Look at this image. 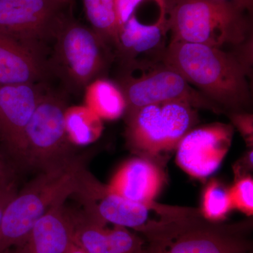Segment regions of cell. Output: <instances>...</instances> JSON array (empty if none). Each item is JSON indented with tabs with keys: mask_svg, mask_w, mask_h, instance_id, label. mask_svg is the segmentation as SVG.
Instances as JSON below:
<instances>
[{
	"mask_svg": "<svg viewBox=\"0 0 253 253\" xmlns=\"http://www.w3.org/2000/svg\"><path fill=\"white\" fill-rule=\"evenodd\" d=\"M161 59L218 106L239 109L249 102L247 65L231 53L205 44L171 41Z\"/></svg>",
	"mask_w": 253,
	"mask_h": 253,
	"instance_id": "6da1fadb",
	"label": "cell"
},
{
	"mask_svg": "<svg viewBox=\"0 0 253 253\" xmlns=\"http://www.w3.org/2000/svg\"><path fill=\"white\" fill-rule=\"evenodd\" d=\"M84 169L76 162L41 172L8 203L0 224V251L22 244L51 208L81 192Z\"/></svg>",
	"mask_w": 253,
	"mask_h": 253,
	"instance_id": "7a4b0ae2",
	"label": "cell"
},
{
	"mask_svg": "<svg viewBox=\"0 0 253 253\" xmlns=\"http://www.w3.org/2000/svg\"><path fill=\"white\" fill-rule=\"evenodd\" d=\"M171 41L220 48L239 46L248 39L250 28L244 11L220 0H167Z\"/></svg>",
	"mask_w": 253,
	"mask_h": 253,
	"instance_id": "3957f363",
	"label": "cell"
},
{
	"mask_svg": "<svg viewBox=\"0 0 253 253\" xmlns=\"http://www.w3.org/2000/svg\"><path fill=\"white\" fill-rule=\"evenodd\" d=\"M195 109L186 103L170 101L127 111L128 146L141 157L149 159L176 149L197 122Z\"/></svg>",
	"mask_w": 253,
	"mask_h": 253,
	"instance_id": "277c9868",
	"label": "cell"
},
{
	"mask_svg": "<svg viewBox=\"0 0 253 253\" xmlns=\"http://www.w3.org/2000/svg\"><path fill=\"white\" fill-rule=\"evenodd\" d=\"M197 215L164 223L146 238V253H249L247 224L200 222Z\"/></svg>",
	"mask_w": 253,
	"mask_h": 253,
	"instance_id": "5b68a950",
	"label": "cell"
},
{
	"mask_svg": "<svg viewBox=\"0 0 253 253\" xmlns=\"http://www.w3.org/2000/svg\"><path fill=\"white\" fill-rule=\"evenodd\" d=\"M66 107L61 96L42 93L26 127L23 166L43 172L76 162L65 129Z\"/></svg>",
	"mask_w": 253,
	"mask_h": 253,
	"instance_id": "8992f818",
	"label": "cell"
},
{
	"mask_svg": "<svg viewBox=\"0 0 253 253\" xmlns=\"http://www.w3.org/2000/svg\"><path fill=\"white\" fill-rule=\"evenodd\" d=\"M78 196L81 197L86 215L103 224L134 229L146 237L163 222L189 214L188 210L128 201L109 191L86 171Z\"/></svg>",
	"mask_w": 253,
	"mask_h": 253,
	"instance_id": "52a82bcc",
	"label": "cell"
},
{
	"mask_svg": "<svg viewBox=\"0 0 253 253\" xmlns=\"http://www.w3.org/2000/svg\"><path fill=\"white\" fill-rule=\"evenodd\" d=\"M54 38V71L68 86L85 88L104 68V41L91 28L64 18Z\"/></svg>",
	"mask_w": 253,
	"mask_h": 253,
	"instance_id": "ba28073f",
	"label": "cell"
},
{
	"mask_svg": "<svg viewBox=\"0 0 253 253\" xmlns=\"http://www.w3.org/2000/svg\"><path fill=\"white\" fill-rule=\"evenodd\" d=\"M126 102V111L147 105L179 101L191 105L195 109L217 111L219 106L194 89L185 78L167 65L153 68L139 77H126L118 84Z\"/></svg>",
	"mask_w": 253,
	"mask_h": 253,
	"instance_id": "9c48e42d",
	"label": "cell"
},
{
	"mask_svg": "<svg viewBox=\"0 0 253 253\" xmlns=\"http://www.w3.org/2000/svg\"><path fill=\"white\" fill-rule=\"evenodd\" d=\"M63 5L54 0H0V35L38 52L40 42L54 37Z\"/></svg>",
	"mask_w": 253,
	"mask_h": 253,
	"instance_id": "30bf717a",
	"label": "cell"
},
{
	"mask_svg": "<svg viewBox=\"0 0 253 253\" xmlns=\"http://www.w3.org/2000/svg\"><path fill=\"white\" fill-rule=\"evenodd\" d=\"M233 134V126L224 123L191 129L176 146V164L189 176L206 179L221 166L230 148Z\"/></svg>",
	"mask_w": 253,
	"mask_h": 253,
	"instance_id": "8fae6325",
	"label": "cell"
},
{
	"mask_svg": "<svg viewBox=\"0 0 253 253\" xmlns=\"http://www.w3.org/2000/svg\"><path fill=\"white\" fill-rule=\"evenodd\" d=\"M42 93L38 83L0 86V141L21 165L26 127Z\"/></svg>",
	"mask_w": 253,
	"mask_h": 253,
	"instance_id": "7c38bea8",
	"label": "cell"
},
{
	"mask_svg": "<svg viewBox=\"0 0 253 253\" xmlns=\"http://www.w3.org/2000/svg\"><path fill=\"white\" fill-rule=\"evenodd\" d=\"M166 176L161 167L147 158H134L121 165L106 187L111 192L138 204L152 205Z\"/></svg>",
	"mask_w": 253,
	"mask_h": 253,
	"instance_id": "4fadbf2b",
	"label": "cell"
},
{
	"mask_svg": "<svg viewBox=\"0 0 253 253\" xmlns=\"http://www.w3.org/2000/svg\"><path fill=\"white\" fill-rule=\"evenodd\" d=\"M74 217V243L86 253H146L144 240L127 228L108 227L84 212Z\"/></svg>",
	"mask_w": 253,
	"mask_h": 253,
	"instance_id": "5bb4252c",
	"label": "cell"
},
{
	"mask_svg": "<svg viewBox=\"0 0 253 253\" xmlns=\"http://www.w3.org/2000/svg\"><path fill=\"white\" fill-rule=\"evenodd\" d=\"M75 217L65 204L51 208L13 253H66L74 243Z\"/></svg>",
	"mask_w": 253,
	"mask_h": 253,
	"instance_id": "9a60e30c",
	"label": "cell"
},
{
	"mask_svg": "<svg viewBox=\"0 0 253 253\" xmlns=\"http://www.w3.org/2000/svg\"><path fill=\"white\" fill-rule=\"evenodd\" d=\"M45 73L46 66L36 51L0 35V86L38 83Z\"/></svg>",
	"mask_w": 253,
	"mask_h": 253,
	"instance_id": "2e32d148",
	"label": "cell"
},
{
	"mask_svg": "<svg viewBox=\"0 0 253 253\" xmlns=\"http://www.w3.org/2000/svg\"><path fill=\"white\" fill-rule=\"evenodd\" d=\"M159 9V16L156 22L141 23L134 14L120 29L116 47L126 62L130 63L136 56L162 46L166 33L169 31L166 6Z\"/></svg>",
	"mask_w": 253,
	"mask_h": 253,
	"instance_id": "e0dca14e",
	"label": "cell"
},
{
	"mask_svg": "<svg viewBox=\"0 0 253 253\" xmlns=\"http://www.w3.org/2000/svg\"><path fill=\"white\" fill-rule=\"evenodd\" d=\"M84 105L102 121H116L126 113L122 89L106 79H95L84 88Z\"/></svg>",
	"mask_w": 253,
	"mask_h": 253,
	"instance_id": "ac0fdd59",
	"label": "cell"
},
{
	"mask_svg": "<svg viewBox=\"0 0 253 253\" xmlns=\"http://www.w3.org/2000/svg\"><path fill=\"white\" fill-rule=\"evenodd\" d=\"M65 129L73 146H84L99 139L104 130L103 121L85 105L66 107Z\"/></svg>",
	"mask_w": 253,
	"mask_h": 253,
	"instance_id": "d6986e66",
	"label": "cell"
},
{
	"mask_svg": "<svg viewBox=\"0 0 253 253\" xmlns=\"http://www.w3.org/2000/svg\"><path fill=\"white\" fill-rule=\"evenodd\" d=\"M83 3L91 29L104 43L117 46L120 28L116 0H83Z\"/></svg>",
	"mask_w": 253,
	"mask_h": 253,
	"instance_id": "ffe728a7",
	"label": "cell"
},
{
	"mask_svg": "<svg viewBox=\"0 0 253 253\" xmlns=\"http://www.w3.org/2000/svg\"><path fill=\"white\" fill-rule=\"evenodd\" d=\"M232 209L229 189L216 179L210 181L203 194L201 212L205 219L211 222L223 220Z\"/></svg>",
	"mask_w": 253,
	"mask_h": 253,
	"instance_id": "44dd1931",
	"label": "cell"
},
{
	"mask_svg": "<svg viewBox=\"0 0 253 253\" xmlns=\"http://www.w3.org/2000/svg\"><path fill=\"white\" fill-rule=\"evenodd\" d=\"M233 208L247 215L253 214V180L251 176H242L229 189Z\"/></svg>",
	"mask_w": 253,
	"mask_h": 253,
	"instance_id": "7402d4cb",
	"label": "cell"
},
{
	"mask_svg": "<svg viewBox=\"0 0 253 253\" xmlns=\"http://www.w3.org/2000/svg\"><path fill=\"white\" fill-rule=\"evenodd\" d=\"M146 1H149V0H116V11H117L120 29L132 15L135 14L136 9ZM152 1H156L159 8L166 6L167 4V0H152Z\"/></svg>",
	"mask_w": 253,
	"mask_h": 253,
	"instance_id": "603a6c76",
	"label": "cell"
},
{
	"mask_svg": "<svg viewBox=\"0 0 253 253\" xmlns=\"http://www.w3.org/2000/svg\"><path fill=\"white\" fill-rule=\"evenodd\" d=\"M17 191L14 183L6 179V176L0 180V224L6 205Z\"/></svg>",
	"mask_w": 253,
	"mask_h": 253,
	"instance_id": "cb8c5ba5",
	"label": "cell"
},
{
	"mask_svg": "<svg viewBox=\"0 0 253 253\" xmlns=\"http://www.w3.org/2000/svg\"><path fill=\"white\" fill-rule=\"evenodd\" d=\"M233 122L240 129L245 137L251 140L253 136V118L251 115H233Z\"/></svg>",
	"mask_w": 253,
	"mask_h": 253,
	"instance_id": "d4e9b609",
	"label": "cell"
},
{
	"mask_svg": "<svg viewBox=\"0 0 253 253\" xmlns=\"http://www.w3.org/2000/svg\"><path fill=\"white\" fill-rule=\"evenodd\" d=\"M220 1H226L230 3L237 6L238 8L243 11H251L253 7V0H220Z\"/></svg>",
	"mask_w": 253,
	"mask_h": 253,
	"instance_id": "484cf974",
	"label": "cell"
},
{
	"mask_svg": "<svg viewBox=\"0 0 253 253\" xmlns=\"http://www.w3.org/2000/svg\"><path fill=\"white\" fill-rule=\"evenodd\" d=\"M66 253H86L84 252V251H83V249H81V247H79V246H78V245H76L75 244V243H73L72 244V246H71V247L69 248V249L67 251H66Z\"/></svg>",
	"mask_w": 253,
	"mask_h": 253,
	"instance_id": "4316f807",
	"label": "cell"
},
{
	"mask_svg": "<svg viewBox=\"0 0 253 253\" xmlns=\"http://www.w3.org/2000/svg\"><path fill=\"white\" fill-rule=\"evenodd\" d=\"M5 170L4 166H3L2 163L0 161V180L2 179L3 178L5 177Z\"/></svg>",
	"mask_w": 253,
	"mask_h": 253,
	"instance_id": "83f0119b",
	"label": "cell"
},
{
	"mask_svg": "<svg viewBox=\"0 0 253 253\" xmlns=\"http://www.w3.org/2000/svg\"><path fill=\"white\" fill-rule=\"evenodd\" d=\"M55 1H57V2L60 3L61 4H66V3L70 2L71 0H54Z\"/></svg>",
	"mask_w": 253,
	"mask_h": 253,
	"instance_id": "f1b7e54d",
	"label": "cell"
},
{
	"mask_svg": "<svg viewBox=\"0 0 253 253\" xmlns=\"http://www.w3.org/2000/svg\"><path fill=\"white\" fill-rule=\"evenodd\" d=\"M0 253H13L12 249L4 250V251H0Z\"/></svg>",
	"mask_w": 253,
	"mask_h": 253,
	"instance_id": "f546056e",
	"label": "cell"
}]
</instances>
